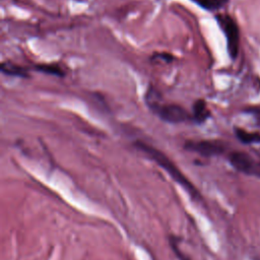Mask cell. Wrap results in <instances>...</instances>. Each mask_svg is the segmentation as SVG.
<instances>
[{
	"mask_svg": "<svg viewBox=\"0 0 260 260\" xmlns=\"http://www.w3.org/2000/svg\"><path fill=\"white\" fill-rule=\"evenodd\" d=\"M159 98L160 94L158 91L150 86L146 95V103L149 109L160 117L161 120L177 124L192 119L191 115L182 106L177 104H161Z\"/></svg>",
	"mask_w": 260,
	"mask_h": 260,
	"instance_id": "6da1fadb",
	"label": "cell"
},
{
	"mask_svg": "<svg viewBox=\"0 0 260 260\" xmlns=\"http://www.w3.org/2000/svg\"><path fill=\"white\" fill-rule=\"evenodd\" d=\"M134 145L138 149L142 150L143 153H145L147 157H149L151 160L155 161L161 168L167 171L173 179L177 181L180 185H182L190 193L192 197L198 198V193L196 189L192 186V184L188 181V179L182 174L174 162H173L164 153H162V151H160L156 147L151 146L147 144H145L143 142H136Z\"/></svg>",
	"mask_w": 260,
	"mask_h": 260,
	"instance_id": "7a4b0ae2",
	"label": "cell"
},
{
	"mask_svg": "<svg viewBox=\"0 0 260 260\" xmlns=\"http://www.w3.org/2000/svg\"><path fill=\"white\" fill-rule=\"evenodd\" d=\"M216 19L227 39V47L232 59H236L240 47V30L233 17L228 15L216 16Z\"/></svg>",
	"mask_w": 260,
	"mask_h": 260,
	"instance_id": "3957f363",
	"label": "cell"
},
{
	"mask_svg": "<svg viewBox=\"0 0 260 260\" xmlns=\"http://www.w3.org/2000/svg\"><path fill=\"white\" fill-rule=\"evenodd\" d=\"M185 148L204 157H211L222 154L225 150L224 146L220 142L213 140H199V142H187Z\"/></svg>",
	"mask_w": 260,
	"mask_h": 260,
	"instance_id": "277c9868",
	"label": "cell"
},
{
	"mask_svg": "<svg viewBox=\"0 0 260 260\" xmlns=\"http://www.w3.org/2000/svg\"><path fill=\"white\" fill-rule=\"evenodd\" d=\"M229 160L231 165L236 170L245 173V174H252L254 171H256L252 158L242 151H234L230 155Z\"/></svg>",
	"mask_w": 260,
	"mask_h": 260,
	"instance_id": "5b68a950",
	"label": "cell"
},
{
	"mask_svg": "<svg viewBox=\"0 0 260 260\" xmlns=\"http://www.w3.org/2000/svg\"><path fill=\"white\" fill-rule=\"evenodd\" d=\"M211 116V111L204 100L195 101L192 106V120L196 124H202Z\"/></svg>",
	"mask_w": 260,
	"mask_h": 260,
	"instance_id": "8992f818",
	"label": "cell"
},
{
	"mask_svg": "<svg viewBox=\"0 0 260 260\" xmlns=\"http://www.w3.org/2000/svg\"><path fill=\"white\" fill-rule=\"evenodd\" d=\"M1 71L2 73L8 75V77H17L21 79H28L29 73L28 69L25 67H21L17 64L13 62H2L1 64Z\"/></svg>",
	"mask_w": 260,
	"mask_h": 260,
	"instance_id": "52a82bcc",
	"label": "cell"
},
{
	"mask_svg": "<svg viewBox=\"0 0 260 260\" xmlns=\"http://www.w3.org/2000/svg\"><path fill=\"white\" fill-rule=\"evenodd\" d=\"M237 138L243 144H254L260 142V134L254 132H248L242 128H235Z\"/></svg>",
	"mask_w": 260,
	"mask_h": 260,
	"instance_id": "ba28073f",
	"label": "cell"
},
{
	"mask_svg": "<svg viewBox=\"0 0 260 260\" xmlns=\"http://www.w3.org/2000/svg\"><path fill=\"white\" fill-rule=\"evenodd\" d=\"M35 69L37 71H41L43 73L55 75V77H64V71L59 66L58 64L52 63V64H36Z\"/></svg>",
	"mask_w": 260,
	"mask_h": 260,
	"instance_id": "9c48e42d",
	"label": "cell"
},
{
	"mask_svg": "<svg viewBox=\"0 0 260 260\" xmlns=\"http://www.w3.org/2000/svg\"><path fill=\"white\" fill-rule=\"evenodd\" d=\"M225 1L226 0H195V2L198 5L208 10L219 9L225 3Z\"/></svg>",
	"mask_w": 260,
	"mask_h": 260,
	"instance_id": "30bf717a",
	"label": "cell"
},
{
	"mask_svg": "<svg viewBox=\"0 0 260 260\" xmlns=\"http://www.w3.org/2000/svg\"><path fill=\"white\" fill-rule=\"evenodd\" d=\"M157 58L164 59V60H166L167 62H172V60H173V56L171 55V54H168V53L156 54V55H154V56H153V59H157Z\"/></svg>",
	"mask_w": 260,
	"mask_h": 260,
	"instance_id": "8fae6325",
	"label": "cell"
},
{
	"mask_svg": "<svg viewBox=\"0 0 260 260\" xmlns=\"http://www.w3.org/2000/svg\"><path fill=\"white\" fill-rule=\"evenodd\" d=\"M258 174L260 175V165H259V167H258Z\"/></svg>",
	"mask_w": 260,
	"mask_h": 260,
	"instance_id": "7c38bea8",
	"label": "cell"
},
{
	"mask_svg": "<svg viewBox=\"0 0 260 260\" xmlns=\"http://www.w3.org/2000/svg\"><path fill=\"white\" fill-rule=\"evenodd\" d=\"M194 1H195V0H194Z\"/></svg>",
	"mask_w": 260,
	"mask_h": 260,
	"instance_id": "4fadbf2b",
	"label": "cell"
}]
</instances>
